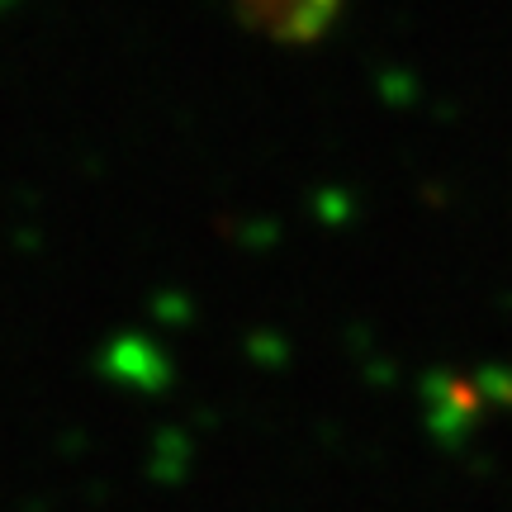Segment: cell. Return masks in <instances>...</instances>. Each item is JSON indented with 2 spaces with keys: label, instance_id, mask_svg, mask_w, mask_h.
Returning <instances> with one entry per match:
<instances>
[{
  "label": "cell",
  "instance_id": "obj_1",
  "mask_svg": "<svg viewBox=\"0 0 512 512\" xmlns=\"http://www.w3.org/2000/svg\"><path fill=\"white\" fill-rule=\"evenodd\" d=\"M233 10L247 29L275 43H309L337 19L342 0H233Z\"/></svg>",
  "mask_w": 512,
  "mask_h": 512
}]
</instances>
